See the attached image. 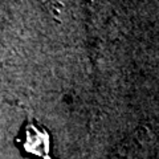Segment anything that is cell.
I'll list each match as a JSON object with an SVG mask.
<instances>
[{
    "instance_id": "cell-1",
    "label": "cell",
    "mask_w": 159,
    "mask_h": 159,
    "mask_svg": "<svg viewBox=\"0 0 159 159\" xmlns=\"http://www.w3.org/2000/svg\"><path fill=\"white\" fill-rule=\"evenodd\" d=\"M25 150L39 157H47L49 152V137L45 131H40L37 127L28 126L25 133Z\"/></svg>"
}]
</instances>
